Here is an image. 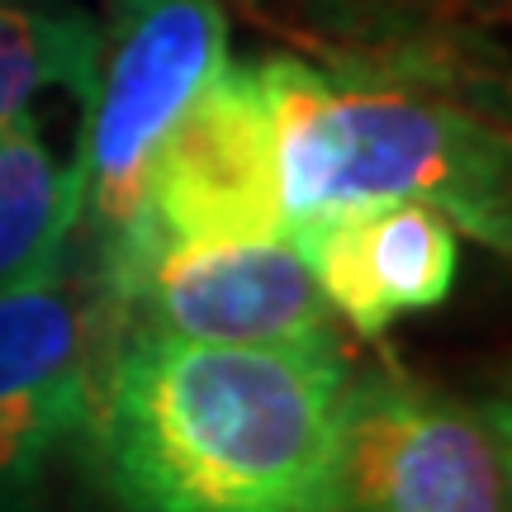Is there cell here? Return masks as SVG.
<instances>
[{"mask_svg":"<svg viewBox=\"0 0 512 512\" xmlns=\"http://www.w3.org/2000/svg\"><path fill=\"white\" fill-rule=\"evenodd\" d=\"M337 512H512L508 408L408 375L351 380Z\"/></svg>","mask_w":512,"mask_h":512,"instance_id":"277c9868","label":"cell"},{"mask_svg":"<svg viewBox=\"0 0 512 512\" xmlns=\"http://www.w3.org/2000/svg\"><path fill=\"white\" fill-rule=\"evenodd\" d=\"M95 294L114 328H152L223 347L337 342V313L290 238L147 247L95 271Z\"/></svg>","mask_w":512,"mask_h":512,"instance_id":"8992f818","label":"cell"},{"mask_svg":"<svg viewBox=\"0 0 512 512\" xmlns=\"http://www.w3.org/2000/svg\"><path fill=\"white\" fill-rule=\"evenodd\" d=\"M105 347L110 309L67 280V261L0 290V503L29 494L86 432Z\"/></svg>","mask_w":512,"mask_h":512,"instance_id":"52a82bcc","label":"cell"},{"mask_svg":"<svg viewBox=\"0 0 512 512\" xmlns=\"http://www.w3.org/2000/svg\"><path fill=\"white\" fill-rule=\"evenodd\" d=\"M110 43L95 57L81 138V219L100 252L138 219L143 176L166 128L228 62L219 0H110Z\"/></svg>","mask_w":512,"mask_h":512,"instance_id":"3957f363","label":"cell"},{"mask_svg":"<svg viewBox=\"0 0 512 512\" xmlns=\"http://www.w3.org/2000/svg\"><path fill=\"white\" fill-rule=\"evenodd\" d=\"M323 299L361 337L446 304L460 275V228L418 200H361L285 228Z\"/></svg>","mask_w":512,"mask_h":512,"instance_id":"ba28073f","label":"cell"},{"mask_svg":"<svg viewBox=\"0 0 512 512\" xmlns=\"http://www.w3.org/2000/svg\"><path fill=\"white\" fill-rule=\"evenodd\" d=\"M256 238H285L271 100L261 86V62H223L157 143L138 219L100 252V271L147 247Z\"/></svg>","mask_w":512,"mask_h":512,"instance_id":"5b68a950","label":"cell"},{"mask_svg":"<svg viewBox=\"0 0 512 512\" xmlns=\"http://www.w3.org/2000/svg\"><path fill=\"white\" fill-rule=\"evenodd\" d=\"M347 356L114 328L86 437L119 512H337Z\"/></svg>","mask_w":512,"mask_h":512,"instance_id":"6da1fadb","label":"cell"},{"mask_svg":"<svg viewBox=\"0 0 512 512\" xmlns=\"http://www.w3.org/2000/svg\"><path fill=\"white\" fill-rule=\"evenodd\" d=\"M81 223V162H62L38 119L0 138V290L67 261Z\"/></svg>","mask_w":512,"mask_h":512,"instance_id":"9c48e42d","label":"cell"},{"mask_svg":"<svg viewBox=\"0 0 512 512\" xmlns=\"http://www.w3.org/2000/svg\"><path fill=\"white\" fill-rule=\"evenodd\" d=\"M100 29L81 10L0 5V138L29 119L43 91H72L91 100Z\"/></svg>","mask_w":512,"mask_h":512,"instance_id":"30bf717a","label":"cell"},{"mask_svg":"<svg viewBox=\"0 0 512 512\" xmlns=\"http://www.w3.org/2000/svg\"><path fill=\"white\" fill-rule=\"evenodd\" d=\"M285 228L361 200H418L508 252V138L418 76H328L304 57L261 62Z\"/></svg>","mask_w":512,"mask_h":512,"instance_id":"7a4b0ae2","label":"cell"}]
</instances>
